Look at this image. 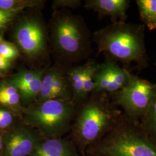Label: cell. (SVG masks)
Instances as JSON below:
<instances>
[{
  "instance_id": "4fadbf2b",
  "label": "cell",
  "mask_w": 156,
  "mask_h": 156,
  "mask_svg": "<svg viewBox=\"0 0 156 156\" xmlns=\"http://www.w3.org/2000/svg\"><path fill=\"white\" fill-rule=\"evenodd\" d=\"M139 124L145 133L156 141V94Z\"/></svg>"
},
{
  "instance_id": "7402d4cb",
  "label": "cell",
  "mask_w": 156,
  "mask_h": 156,
  "mask_svg": "<svg viewBox=\"0 0 156 156\" xmlns=\"http://www.w3.org/2000/svg\"><path fill=\"white\" fill-rule=\"evenodd\" d=\"M20 100V95L17 93L16 94L8 95L0 98V103L5 105H16Z\"/></svg>"
},
{
  "instance_id": "f1b7e54d",
  "label": "cell",
  "mask_w": 156,
  "mask_h": 156,
  "mask_svg": "<svg viewBox=\"0 0 156 156\" xmlns=\"http://www.w3.org/2000/svg\"><path fill=\"white\" fill-rule=\"evenodd\" d=\"M0 76H1V74H0Z\"/></svg>"
},
{
  "instance_id": "d6986e66",
  "label": "cell",
  "mask_w": 156,
  "mask_h": 156,
  "mask_svg": "<svg viewBox=\"0 0 156 156\" xmlns=\"http://www.w3.org/2000/svg\"><path fill=\"white\" fill-rule=\"evenodd\" d=\"M0 55L11 60L16 58L19 55V51L14 45L2 41L0 43Z\"/></svg>"
},
{
  "instance_id": "8992f818",
  "label": "cell",
  "mask_w": 156,
  "mask_h": 156,
  "mask_svg": "<svg viewBox=\"0 0 156 156\" xmlns=\"http://www.w3.org/2000/svg\"><path fill=\"white\" fill-rule=\"evenodd\" d=\"M52 35L57 49L71 58L83 55L89 44L85 26L80 19L71 15H63L56 19Z\"/></svg>"
},
{
  "instance_id": "5b68a950",
  "label": "cell",
  "mask_w": 156,
  "mask_h": 156,
  "mask_svg": "<svg viewBox=\"0 0 156 156\" xmlns=\"http://www.w3.org/2000/svg\"><path fill=\"white\" fill-rule=\"evenodd\" d=\"M156 94V83L129 71L127 83L112 98L127 117L140 122Z\"/></svg>"
},
{
  "instance_id": "3957f363",
  "label": "cell",
  "mask_w": 156,
  "mask_h": 156,
  "mask_svg": "<svg viewBox=\"0 0 156 156\" xmlns=\"http://www.w3.org/2000/svg\"><path fill=\"white\" fill-rule=\"evenodd\" d=\"M91 156H156V141L142 129L138 122L124 113L117 125L86 151Z\"/></svg>"
},
{
  "instance_id": "ffe728a7",
  "label": "cell",
  "mask_w": 156,
  "mask_h": 156,
  "mask_svg": "<svg viewBox=\"0 0 156 156\" xmlns=\"http://www.w3.org/2000/svg\"><path fill=\"white\" fill-rule=\"evenodd\" d=\"M17 15L16 12L0 9V30L6 28Z\"/></svg>"
},
{
  "instance_id": "9c48e42d",
  "label": "cell",
  "mask_w": 156,
  "mask_h": 156,
  "mask_svg": "<svg viewBox=\"0 0 156 156\" xmlns=\"http://www.w3.org/2000/svg\"><path fill=\"white\" fill-rule=\"evenodd\" d=\"M69 97V84L62 73L51 69L44 75L38 103L51 100H68Z\"/></svg>"
},
{
  "instance_id": "7a4b0ae2",
  "label": "cell",
  "mask_w": 156,
  "mask_h": 156,
  "mask_svg": "<svg viewBox=\"0 0 156 156\" xmlns=\"http://www.w3.org/2000/svg\"><path fill=\"white\" fill-rule=\"evenodd\" d=\"M93 94L79 112L75 126V138L83 152L108 134L123 115L109 95Z\"/></svg>"
},
{
  "instance_id": "44dd1931",
  "label": "cell",
  "mask_w": 156,
  "mask_h": 156,
  "mask_svg": "<svg viewBox=\"0 0 156 156\" xmlns=\"http://www.w3.org/2000/svg\"><path fill=\"white\" fill-rule=\"evenodd\" d=\"M12 121L13 117L10 112L0 109V128H6L11 124Z\"/></svg>"
},
{
  "instance_id": "7c38bea8",
  "label": "cell",
  "mask_w": 156,
  "mask_h": 156,
  "mask_svg": "<svg viewBox=\"0 0 156 156\" xmlns=\"http://www.w3.org/2000/svg\"><path fill=\"white\" fill-rule=\"evenodd\" d=\"M140 16L150 30L156 29V0L136 1Z\"/></svg>"
},
{
  "instance_id": "9a60e30c",
  "label": "cell",
  "mask_w": 156,
  "mask_h": 156,
  "mask_svg": "<svg viewBox=\"0 0 156 156\" xmlns=\"http://www.w3.org/2000/svg\"><path fill=\"white\" fill-rule=\"evenodd\" d=\"M99 66L100 65L93 62H90L84 65V73L81 101L86 100L90 93L93 92L94 89V76Z\"/></svg>"
},
{
  "instance_id": "2e32d148",
  "label": "cell",
  "mask_w": 156,
  "mask_h": 156,
  "mask_svg": "<svg viewBox=\"0 0 156 156\" xmlns=\"http://www.w3.org/2000/svg\"><path fill=\"white\" fill-rule=\"evenodd\" d=\"M43 2L37 0H0V9L18 13L26 8L39 6Z\"/></svg>"
},
{
  "instance_id": "83f0119b",
  "label": "cell",
  "mask_w": 156,
  "mask_h": 156,
  "mask_svg": "<svg viewBox=\"0 0 156 156\" xmlns=\"http://www.w3.org/2000/svg\"><path fill=\"white\" fill-rule=\"evenodd\" d=\"M86 156H89V155H86Z\"/></svg>"
},
{
  "instance_id": "d4e9b609",
  "label": "cell",
  "mask_w": 156,
  "mask_h": 156,
  "mask_svg": "<svg viewBox=\"0 0 156 156\" xmlns=\"http://www.w3.org/2000/svg\"><path fill=\"white\" fill-rule=\"evenodd\" d=\"M58 4H66L67 6H77L80 4V1H57Z\"/></svg>"
},
{
  "instance_id": "ba28073f",
  "label": "cell",
  "mask_w": 156,
  "mask_h": 156,
  "mask_svg": "<svg viewBox=\"0 0 156 156\" xmlns=\"http://www.w3.org/2000/svg\"><path fill=\"white\" fill-rule=\"evenodd\" d=\"M43 140L42 135L31 127H19L7 136L3 156H28Z\"/></svg>"
},
{
  "instance_id": "6da1fadb",
  "label": "cell",
  "mask_w": 156,
  "mask_h": 156,
  "mask_svg": "<svg viewBox=\"0 0 156 156\" xmlns=\"http://www.w3.org/2000/svg\"><path fill=\"white\" fill-rule=\"evenodd\" d=\"M144 25L113 23L94 34L99 52L108 53L125 66L134 62L141 69L147 66Z\"/></svg>"
},
{
  "instance_id": "5bb4252c",
  "label": "cell",
  "mask_w": 156,
  "mask_h": 156,
  "mask_svg": "<svg viewBox=\"0 0 156 156\" xmlns=\"http://www.w3.org/2000/svg\"><path fill=\"white\" fill-rule=\"evenodd\" d=\"M44 75V71L41 70L38 76L31 82L19 90L20 91L23 101L25 104L31 102L38 96L41 89Z\"/></svg>"
},
{
  "instance_id": "30bf717a",
  "label": "cell",
  "mask_w": 156,
  "mask_h": 156,
  "mask_svg": "<svg viewBox=\"0 0 156 156\" xmlns=\"http://www.w3.org/2000/svg\"><path fill=\"white\" fill-rule=\"evenodd\" d=\"M129 4L128 0H89L86 1L85 6L100 16L111 17L114 23L125 22Z\"/></svg>"
},
{
  "instance_id": "ac0fdd59",
  "label": "cell",
  "mask_w": 156,
  "mask_h": 156,
  "mask_svg": "<svg viewBox=\"0 0 156 156\" xmlns=\"http://www.w3.org/2000/svg\"><path fill=\"white\" fill-rule=\"evenodd\" d=\"M41 70L24 71L16 75L11 80V84L16 87L17 89H20L24 86L31 82L36 78Z\"/></svg>"
},
{
  "instance_id": "484cf974",
  "label": "cell",
  "mask_w": 156,
  "mask_h": 156,
  "mask_svg": "<svg viewBox=\"0 0 156 156\" xmlns=\"http://www.w3.org/2000/svg\"><path fill=\"white\" fill-rule=\"evenodd\" d=\"M2 147H3V142H2V140L0 137V153H1V151L2 149Z\"/></svg>"
},
{
  "instance_id": "603a6c76",
  "label": "cell",
  "mask_w": 156,
  "mask_h": 156,
  "mask_svg": "<svg viewBox=\"0 0 156 156\" xmlns=\"http://www.w3.org/2000/svg\"><path fill=\"white\" fill-rule=\"evenodd\" d=\"M17 90L16 87L11 84L2 86L0 87V98L16 94L17 93Z\"/></svg>"
},
{
  "instance_id": "e0dca14e",
  "label": "cell",
  "mask_w": 156,
  "mask_h": 156,
  "mask_svg": "<svg viewBox=\"0 0 156 156\" xmlns=\"http://www.w3.org/2000/svg\"><path fill=\"white\" fill-rule=\"evenodd\" d=\"M84 66L73 68L68 73L75 102H81V95L83 89Z\"/></svg>"
},
{
  "instance_id": "52a82bcc",
  "label": "cell",
  "mask_w": 156,
  "mask_h": 156,
  "mask_svg": "<svg viewBox=\"0 0 156 156\" xmlns=\"http://www.w3.org/2000/svg\"><path fill=\"white\" fill-rule=\"evenodd\" d=\"M14 37L20 49L28 56H38L45 51L44 28L35 19H26L19 23L15 30Z\"/></svg>"
},
{
  "instance_id": "4316f807",
  "label": "cell",
  "mask_w": 156,
  "mask_h": 156,
  "mask_svg": "<svg viewBox=\"0 0 156 156\" xmlns=\"http://www.w3.org/2000/svg\"><path fill=\"white\" fill-rule=\"evenodd\" d=\"M2 41H4V39H3V38H2V36L1 34H0V43L2 42Z\"/></svg>"
},
{
  "instance_id": "277c9868",
  "label": "cell",
  "mask_w": 156,
  "mask_h": 156,
  "mask_svg": "<svg viewBox=\"0 0 156 156\" xmlns=\"http://www.w3.org/2000/svg\"><path fill=\"white\" fill-rule=\"evenodd\" d=\"M68 100H51L25 109V121L42 135L57 138L66 133L74 116Z\"/></svg>"
},
{
  "instance_id": "8fae6325",
  "label": "cell",
  "mask_w": 156,
  "mask_h": 156,
  "mask_svg": "<svg viewBox=\"0 0 156 156\" xmlns=\"http://www.w3.org/2000/svg\"><path fill=\"white\" fill-rule=\"evenodd\" d=\"M28 156H80L76 147L66 140L57 138L43 140Z\"/></svg>"
},
{
  "instance_id": "cb8c5ba5",
  "label": "cell",
  "mask_w": 156,
  "mask_h": 156,
  "mask_svg": "<svg viewBox=\"0 0 156 156\" xmlns=\"http://www.w3.org/2000/svg\"><path fill=\"white\" fill-rule=\"evenodd\" d=\"M10 66V60L0 55V70L7 69Z\"/></svg>"
}]
</instances>
